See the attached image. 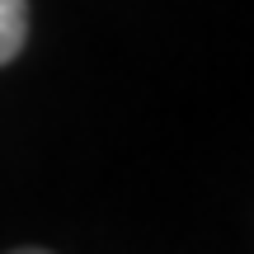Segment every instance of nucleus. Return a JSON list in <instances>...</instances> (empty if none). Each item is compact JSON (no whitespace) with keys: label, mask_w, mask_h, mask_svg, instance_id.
<instances>
[{"label":"nucleus","mask_w":254,"mask_h":254,"mask_svg":"<svg viewBox=\"0 0 254 254\" xmlns=\"http://www.w3.org/2000/svg\"><path fill=\"white\" fill-rule=\"evenodd\" d=\"M28 38V0H0V66L14 62Z\"/></svg>","instance_id":"1"},{"label":"nucleus","mask_w":254,"mask_h":254,"mask_svg":"<svg viewBox=\"0 0 254 254\" xmlns=\"http://www.w3.org/2000/svg\"><path fill=\"white\" fill-rule=\"evenodd\" d=\"M9 254H47V250H33V245H28V250H9Z\"/></svg>","instance_id":"2"}]
</instances>
